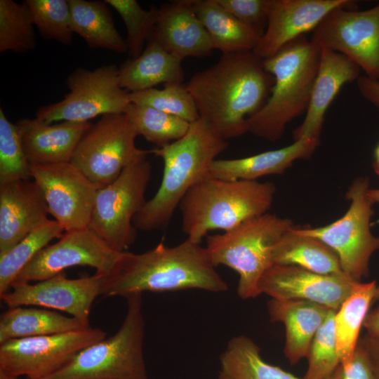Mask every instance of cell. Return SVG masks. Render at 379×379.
I'll use <instances>...</instances> for the list:
<instances>
[{"instance_id":"6da1fadb","label":"cell","mask_w":379,"mask_h":379,"mask_svg":"<svg viewBox=\"0 0 379 379\" xmlns=\"http://www.w3.org/2000/svg\"><path fill=\"white\" fill-rule=\"evenodd\" d=\"M274 77L253 51L222 54L194 74L186 86L199 117L227 140L248 132V119L266 103Z\"/></svg>"},{"instance_id":"7a4b0ae2","label":"cell","mask_w":379,"mask_h":379,"mask_svg":"<svg viewBox=\"0 0 379 379\" xmlns=\"http://www.w3.org/2000/svg\"><path fill=\"white\" fill-rule=\"evenodd\" d=\"M206 247L186 239L174 246L159 243L142 253L124 252L105 276L101 295L126 297L142 292L201 289L220 293L228 286L215 270Z\"/></svg>"},{"instance_id":"3957f363","label":"cell","mask_w":379,"mask_h":379,"mask_svg":"<svg viewBox=\"0 0 379 379\" xmlns=\"http://www.w3.org/2000/svg\"><path fill=\"white\" fill-rule=\"evenodd\" d=\"M228 145L199 118L181 138L149 151L163 160V176L156 194L134 218L135 227L141 231L165 229L183 197L208 178L212 164Z\"/></svg>"},{"instance_id":"277c9868","label":"cell","mask_w":379,"mask_h":379,"mask_svg":"<svg viewBox=\"0 0 379 379\" xmlns=\"http://www.w3.org/2000/svg\"><path fill=\"white\" fill-rule=\"evenodd\" d=\"M320 54L321 48L302 35L263 60L274 84L264 106L248 119V132L269 141L277 140L288 123L306 112Z\"/></svg>"},{"instance_id":"5b68a950","label":"cell","mask_w":379,"mask_h":379,"mask_svg":"<svg viewBox=\"0 0 379 379\" xmlns=\"http://www.w3.org/2000/svg\"><path fill=\"white\" fill-rule=\"evenodd\" d=\"M275 192L270 182L207 178L190 189L178 206L182 230L200 244L211 231H229L267 213Z\"/></svg>"},{"instance_id":"8992f818","label":"cell","mask_w":379,"mask_h":379,"mask_svg":"<svg viewBox=\"0 0 379 379\" xmlns=\"http://www.w3.org/2000/svg\"><path fill=\"white\" fill-rule=\"evenodd\" d=\"M293 227L290 219L267 213L222 234L208 235L206 248L215 267L223 265L237 272L239 297L253 298L260 295V281L273 266L274 246Z\"/></svg>"},{"instance_id":"52a82bcc","label":"cell","mask_w":379,"mask_h":379,"mask_svg":"<svg viewBox=\"0 0 379 379\" xmlns=\"http://www.w3.org/2000/svg\"><path fill=\"white\" fill-rule=\"evenodd\" d=\"M125 298L126 313L116 333L84 348L62 368L42 379H149L143 352L142 293Z\"/></svg>"},{"instance_id":"ba28073f","label":"cell","mask_w":379,"mask_h":379,"mask_svg":"<svg viewBox=\"0 0 379 379\" xmlns=\"http://www.w3.org/2000/svg\"><path fill=\"white\" fill-rule=\"evenodd\" d=\"M149 153L138 157L96 194L88 227L119 253L125 252L136 238L133 220L147 202L145 191L152 173Z\"/></svg>"},{"instance_id":"9c48e42d","label":"cell","mask_w":379,"mask_h":379,"mask_svg":"<svg viewBox=\"0 0 379 379\" xmlns=\"http://www.w3.org/2000/svg\"><path fill=\"white\" fill-rule=\"evenodd\" d=\"M369 188L367 178H357L346 194L350 205L343 216L324 227H293L295 232L328 246L337 254L343 273L356 281L368 276L371 258L379 250V237L371 230L374 204L367 194Z\"/></svg>"},{"instance_id":"30bf717a","label":"cell","mask_w":379,"mask_h":379,"mask_svg":"<svg viewBox=\"0 0 379 379\" xmlns=\"http://www.w3.org/2000/svg\"><path fill=\"white\" fill-rule=\"evenodd\" d=\"M67 85L69 92L63 99L41 107L36 118L46 123L88 122L99 116L125 113L131 103L130 93L121 88L115 65L78 68L68 76Z\"/></svg>"},{"instance_id":"8fae6325","label":"cell","mask_w":379,"mask_h":379,"mask_svg":"<svg viewBox=\"0 0 379 379\" xmlns=\"http://www.w3.org/2000/svg\"><path fill=\"white\" fill-rule=\"evenodd\" d=\"M137 136L125 113L104 115L84 135L71 162L102 188L147 151L136 147Z\"/></svg>"},{"instance_id":"7c38bea8","label":"cell","mask_w":379,"mask_h":379,"mask_svg":"<svg viewBox=\"0 0 379 379\" xmlns=\"http://www.w3.org/2000/svg\"><path fill=\"white\" fill-rule=\"evenodd\" d=\"M106 338L98 328L8 340L0 344V373L42 379L67 364L80 351Z\"/></svg>"},{"instance_id":"4fadbf2b","label":"cell","mask_w":379,"mask_h":379,"mask_svg":"<svg viewBox=\"0 0 379 379\" xmlns=\"http://www.w3.org/2000/svg\"><path fill=\"white\" fill-rule=\"evenodd\" d=\"M312 32V43L345 55L379 81V4L365 11L338 7Z\"/></svg>"},{"instance_id":"5bb4252c","label":"cell","mask_w":379,"mask_h":379,"mask_svg":"<svg viewBox=\"0 0 379 379\" xmlns=\"http://www.w3.org/2000/svg\"><path fill=\"white\" fill-rule=\"evenodd\" d=\"M49 214L65 232L88 227L99 187L71 161L30 166Z\"/></svg>"},{"instance_id":"9a60e30c","label":"cell","mask_w":379,"mask_h":379,"mask_svg":"<svg viewBox=\"0 0 379 379\" xmlns=\"http://www.w3.org/2000/svg\"><path fill=\"white\" fill-rule=\"evenodd\" d=\"M123 253L111 248L89 227L65 232L58 241L41 249L13 283L40 281L78 265L89 266L106 276Z\"/></svg>"},{"instance_id":"2e32d148","label":"cell","mask_w":379,"mask_h":379,"mask_svg":"<svg viewBox=\"0 0 379 379\" xmlns=\"http://www.w3.org/2000/svg\"><path fill=\"white\" fill-rule=\"evenodd\" d=\"M104 281L105 275L96 272L79 279H68L61 272L36 284L13 283L0 298L9 307L51 308L89 322L92 305L101 295Z\"/></svg>"},{"instance_id":"e0dca14e","label":"cell","mask_w":379,"mask_h":379,"mask_svg":"<svg viewBox=\"0 0 379 379\" xmlns=\"http://www.w3.org/2000/svg\"><path fill=\"white\" fill-rule=\"evenodd\" d=\"M361 281L345 275H326L294 265L272 266L262 277L258 288L276 300L315 302L338 310Z\"/></svg>"},{"instance_id":"ac0fdd59","label":"cell","mask_w":379,"mask_h":379,"mask_svg":"<svg viewBox=\"0 0 379 379\" xmlns=\"http://www.w3.org/2000/svg\"><path fill=\"white\" fill-rule=\"evenodd\" d=\"M341 6L357 9L352 0H270L267 25L253 52L262 60L275 55Z\"/></svg>"},{"instance_id":"d6986e66","label":"cell","mask_w":379,"mask_h":379,"mask_svg":"<svg viewBox=\"0 0 379 379\" xmlns=\"http://www.w3.org/2000/svg\"><path fill=\"white\" fill-rule=\"evenodd\" d=\"M48 208L34 180L0 185V255L48 222Z\"/></svg>"},{"instance_id":"ffe728a7","label":"cell","mask_w":379,"mask_h":379,"mask_svg":"<svg viewBox=\"0 0 379 379\" xmlns=\"http://www.w3.org/2000/svg\"><path fill=\"white\" fill-rule=\"evenodd\" d=\"M151 39L182 61L187 57L209 55L215 50L194 10L193 0L171 1L157 8Z\"/></svg>"},{"instance_id":"44dd1931","label":"cell","mask_w":379,"mask_h":379,"mask_svg":"<svg viewBox=\"0 0 379 379\" xmlns=\"http://www.w3.org/2000/svg\"><path fill=\"white\" fill-rule=\"evenodd\" d=\"M361 69L345 55L321 48L317 73L302 123L293 131V140L320 138L327 109L341 88L357 81Z\"/></svg>"},{"instance_id":"7402d4cb","label":"cell","mask_w":379,"mask_h":379,"mask_svg":"<svg viewBox=\"0 0 379 379\" xmlns=\"http://www.w3.org/2000/svg\"><path fill=\"white\" fill-rule=\"evenodd\" d=\"M16 125L30 166L70 162L88 122L46 123L38 118L23 119Z\"/></svg>"},{"instance_id":"603a6c76","label":"cell","mask_w":379,"mask_h":379,"mask_svg":"<svg viewBox=\"0 0 379 379\" xmlns=\"http://www.w3.org/2000/svg\"><path fill=\"white\" fill-rule=\"evenodd\" d=\"M319 142V139L302 138L286 147L244 158L215 159L208 178L257 180L265 175L281 174L295 161L309 158Z\"/></svg>"},{"instance_id":"cb8c5ba5","label":"cell","mask_w":379,"mask_h":379,"mask_svg":"<svg viewBox=\"0 0 379 379\" xmlns=\"http://www.w3.org/2000/svg\"><path fill=\"white\" fill-rule=\"evenodd\" d=\"M267 310L272 321L284 324V353L291 365L306 358L311 342L331 309L305 300L271 299Z\"/></svg>"},{"instance_id":"d4e9b609","label":"cell","mask_w":379,"mask_h":379,"mask_svg":"<svg viewBox=\"0 0 379 379\" xmlns=\"http://www.w3.org/2000/svg\"><path fill=\"white\" fill-rule=\"evenodd\" d=\"M181 63V60L151 39L138 57L129 58L120 65V85L128 93H134L160 84H183Z\"/></svg>"},{"instance_id":"484cf974","label":"cell","mask_w":379,"mask_h":379,"mask_svg":"<svg viewBox=\"0 0 379 379\" xmlns=\"http://www.w3.org/2000/svg\"><path fill=\"white\" fill-rule=\"evenodd\" d=\"M88 327L89 322L43 307H11L1 314L0 344L11 339L63 333Z\"/></svg>"},{"instance_id":"4316f807","label":"cell","mask_w":379,"mask_h":379,"mask_svg":"<svg viewBox=\"0 0 379 379\" xmlns=\"http://www.w3.org/2000/svg\"><path fill=\"white\" fill-rule=\"evenodd\" d=\"M193 8L215 49L222 54L253 51L263 34L239 21L217 0H193Z\"/></svg>"},{"instance_id":"83f0119b","label":"cell","mask_w":379,"mask_h":379,"mask_svg":"<svg viewBox=\"0 0 379 379\" xmlns=\"http://www.w3.org/2000/svg\"><path fill=\"white\" fill-rule=\"evenodd\" d=\"M293 227L274 246L273 265H294L321 274L345 275L337 254L328 246L295 232Z\"/></svg>"},{"instance_id":"f1b7e54d","label":"cell","mask_w":379,"mask_h":379,"mask_svg":"<svg viewBox=\"0 0 379 379\" xmlns=\"http://www.w3.org/2000/svg\"><path fill=\"white\" fill-rule=\"evenodd\" d=\"M68 3L72 31L84 39L90 48L127 53L126 40L117 29L105 1L68 0Z\"/></svg>"},{"instance_id":"f546056e","label":"cell","mask_w":379,"mask_h":379,"mask_svg":"<svg viewBox=\"0 0 379 379\" xmlns=\"http://www.w3.org/2000/svg\"><path fill=\"white\" fill-rule=\"evenodd\" d=\"M377 283L359 282L335 314L337 349L343 366L352 361L360 339L359 333L371 305L374 302Z\"/></svg>"},{"instance_id":"4dcf8cb0","label":"cell","mask_w":379,"mask_h":379,"mask_svg":"<svg viewBox=\"0 0 379 379\" xmlns=\"http://www.w3.org/2000/svg\"><path fill=\"white\" fill-rule=\"evenodd\" d=\"M220 371L230 379H304L266 362L248 337L231 338L220 357Z\"/></svg>"},{"instance_id":"1f68e13d","label":"cell","mask_w":379,"mask_h":379,"mask_svg":"<svg viewBox=\"0 0 379 379\" xmlns=\"http://www.w3.org/2000/svg\"><path fill=\"white\" fill-rule=\"evenodd\" d=\"M64 232L57 221L51 220L0 255V295L10 290L20 272L41 249L53 239L60 238Z\"/></svg>"},{"instance_id":"d6a6232c","label":"cell","mask_w":379,"mask_h":379,"mask_svg":"<svg viewBox=\"0 0 379 379\" xmlns=\"http://www.w3.org/2000/svg\"><path fill=\"white\" fill-rule=\"evenodd\" d=\"M125 114L138 135L161 147L178 140L187 132L190 124L179 117L149 107L131 102Z\"/></svg>"},{"instance_id":"836d02e7","label":"cell","mask_w":379,"mask_h":379,"mask_svg":"<svg viewBox=\"0 0 379 379\" xmlns=\"http://www.w3.org/2000/svg\"><path fill=\"white\" fill-rule=\"evenodd\" d=\"M26 4L0 0V52L26 53L35 48L36 41Z\"/></svg>"},{"instance_id":"e575fe53","label":"cell","mask_w":379,"mask_h":379,"mask_svg":"<svg viewBox=\"0 0 379 379\" xmlns=\"http://www.w3.org/2000/svg\"><path fill=\"white\" fill-rule=\"evenodd\" d=\"M156 88L130 93L131 102L144 105L179 117L190 124L200 117L194 100L183 84H168Z\"/></svg>"},{"instance_id":"d590c367","label":"cell","mask_w":379,"mask_h":379,"mask_svg":"<svg viewBox=\"0 0 379 379\" xmlns=\"http://www.w3.org/2000/svg\"><path fill=\"white\" fill-rule=\"evenodd\" d=\"M34 26L42 37L70 44L74 34L68 0H25Z\"/></svg>"},{"instance_id":"8d00e7d4","label":"cell","mask_w":379,"mask_h":379,"mask_svg":"<svg viewBox=\"0 0 379 379\" xmlns=\"http://www.w3.org/2000/svg\"><path fill=\"white\" fill-rule=\"evenodd\" d=\"M30 179V164L18 128L0 108V185Z\"/></svg>"},{"instance_id":"74e56055","label":"cell","mask_w":379,"mask_h":379,"mask_svg":"<svg viewBox=\"0 0 379 379\" xmlns=\"http://www.w3.org/2000/svg\"><path fill=\"white\" fill-rule=\"evenodd\" d=\"M335 312L330 310L311 342L304 379H327L340 364L335 333Z\"/></svg>"},{"instance_id":"f35d334b","label":"cell","mask_w":379,"mask_h":379,"mask_svg":"<svg viewBox=\"0 0 379 379\" xmlns=\"http://www.w3.org/2000/svg\"><path fill=\"white\" fill-rule=\"evenodd\" d=\"M122 18L127 32V53L130 58L138 57L146 42L152 36L156 20L157 8H142L135 0H105Z\"/></svg>"},{"instance_id":"ab89813d","label":"cell","mask_w":379,"mask_h":379,"mask_svg":"<svg viewBox=\"0 0 379 379\" xmlns=\"http://www.w3.org/2000/svg\"><path fill=\"white\" fill-rule=\"evenodd\" d=\"M217 1L239 21L264 33L267 25L270 0Z\"/></svg>"},{"instance_id":"60d3db41","label":"cell","mask_w":379,"mask_h":379,"mask_svg":"<svg viewBox=\"0 0 379 379\" xmlns=\"http://www.w3.org/2000/svg\"><path fill=\"white\" fill-rule=\"evenodd\" d=\"M327 379H379L375 367L367 351L359 343L351 362L340 364Z\"/></svg>"},{"instance_id":"b9f144b4","label":"cell","mask_w":379,"mask_h":379,"mask_svg":"<svg viewBox=\"0 0 379 379\" xmlns=\"http://www.w3.org/2000/svg\"><path fill=\"white\" fill-rule=\"evenodd\" d=\"M356 82L361 96L379 110V81L364 75Z\"/></svg>"},{"instance_id":"7bdbcfd3","label":"cell","mask_w":379,"mask_h":379,"mask_svg":"<svg viewBox=\"0 0 379 379\" xmlns=\"http://www.w3.org/2000/svg\"><path fill=\"white\" fill-rule=\"evenodd\" d=\"M359 343L367 351L379 375V338L366 335L360 338Z\"/></svg>"},{"instance_id":"ee69618b","label":"cell","mask_w":379,"mask_h":379,"mask_svg":"<svg viewBox=\"0 0 379 379\" xmlns=\"http://www.w3.org/2000/svg\"><path fill=\"white\" fill-rule=\"evenodd\" d=\"M363 327L366 331V335L373 338H379V305L368 312Z\"/></svg>"},{"instance_id":"f6af8a7d","label":"cell","mask_w":379,"mask_h":379,"mask_svg":"<svg viewBox=\"0 0 379 379\" xmlns=\"http://www.w3.org/2000/svg\"><path fill=\"white\" fill-rule=\"evenodd\" d=\"M373 168L375 173L379 175V143L377 145L374 150V161L373 163Z\"/></svg>"},{"instance_id":"bcb514c9","label":"cell","mask_w":379,"mask_h":379,"mask_svg":"<svg viewBox=\"0 0 379 379\" xmlns=\"http://www.w3.org/2000/svg\"><path fill=\"white\" fill-rule=\"evenodd\" d=\"M368 196L369 199L373 201V204H379V188L378 189H371L368 190Z\"/></svg>"},{"instance_id":"7dc6e473","label":"cell","mask_w":379,"mask_h":379,"mask_svg":"<svg viewBox=\"0 0 379 379\" xmlns=\"http://www.w3.org/2000/svg\"><path fill=\"white\" fill-rule=\"evenodd\" d=\"M0 379H19V378L8 376L0 373Z\"/></svg>"},{"instance_id":"c3c4849f","label":"cell","mask_w":379,"mask_h":379,"mask_svg":"<svg viewBox=\"0 0 379 379\" xmlns=\"http://www.w3.org/2000/svg\"><path fill=\"white\" fill-rule=\"evenodd\" d=\"M379 301V283L377 284L376 293L374 299V302Z\"/></svg>"},{"instance_id":"681fc988","label":"cell","mask_w":379,"mask_h":379,"mask_svg":"<svg viewBox=\"0 0 379 379\" xmlns=\"http://www.w3.org/2000/svg\"><path fill=\"white\" fill-rule=\"evenodd\" d=\"M218 379H230L227 375L219 371Z\"/></svg>"}]
</instances>
